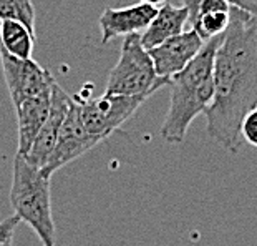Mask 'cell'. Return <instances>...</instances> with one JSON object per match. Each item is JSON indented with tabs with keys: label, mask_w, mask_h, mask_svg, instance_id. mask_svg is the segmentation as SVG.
Instances as JSON below:
<instances>
[{
	"label": "cell",
	"mask_w": 257,
	"mask_h": 246,
	"mask_svg": "<svg viewBox=\"0 0 257 246\" xmlns=\"http://www.w3.org/2000/svg\"><path fill=\"white\" fill-rule=\"evenodd\" d=\"M257 107V20L231 10V25L214 57V98L206 115V132L231 153L242 145L240 125Z\"/></svg>",
	"instance_id": "6da1fadb"
},
{
	"label": "cell",
	"mask_w": 257,
	"mask_h": 246,
	"mask_svg": "<svg viewBox=\"0 0 257 246\" xmlns=\"http://www.w3.org/2000/svg\"><path fill=\"white\" fill-rule=\"evenodd\" d=\"M37 37L32 30L17 20H0V47L9 55L22 60H30L34 55Z\"/></svg>",
	"instance_id": "4fadbf2b"
},
{
	"label": "cell",
	"mask_w": 257,
	"mask_h": 246,
	"mask_svg": "<svg viewBox=\"0 0 257 246\" xmlns=\"http://www.w3.org/2000/svg\"><path fill=\"white\" fill-rule=\"evenodd\" d=\"M191 29L198 32V35L204 42L221 37L231 25V12H216V14H202L191 22Z\"/></svg>",
	"instance_id": "5bb4252c"
},
{
	"label": "cell",
	"mask_w": 257,
	"mask_h": 246,
	"mask_svg": "<svg viewBox=\"0 0 257 246\" xmlns=\"http://www.w3.org/2000/svg\"><path fill=\"white\" fill-rule=\"evenodd\" d=\"M234 9H239L242 12L249 14L250 17L257 19V0H227Z\"/></svg>",
	"instance_id": "ac0fdd59"
},
{
	"label": "cell",
	"mask_w": 257,
	"mask_h": 246,
	"mask_svg": "<svg viewBox=\"0 0 257 246\" xmlns=\"http://www.w3.org/2000/svg\"><path fill=\"white\" fill-rule=\"evenodd\" d=\"M20 220L15 215L0 221V246H12L15 229H17Z\"/></svg>",
	"instance_id": "e0dca14e"
},
{
	"label": "cell",
	"mask_w": 257,
	"mask_h": 246,
	"mask_svg": "<svg viewBox=\"0 0 257 246\" xmlns=\"http://www.w3.org/2000/svg\"><path fill=\"white\" fill-rule=\"evenodd\" d=\"M52 103V90L43 92L34 98L22 102L19 107H15L17 115V133H19V146L17 153L25 156L32 148L37 138L38 132L43 127L45 120L50 112Z\"/></svg>",
	"instance_id": "8fae6325"
},
{
	"label": "cell",
	"mask_w": 257,
	"mask_h": 246,
	"mask_svg": "<svg viewBox=\"0 0 257 246\" xmlns=\"http://www.w3.org/2000/svg\"><path fill=\"white\" fill-rule=\"evenodd\" d=\"M17 20L35 34V5L32 0H0V20Z\"/></svg>",
	"instance_id": "9a60e30c"
},
{
	"label": "cell",
	"mask_w": 257,
	"mask_h": 246,
	"mask_svg": "<svg viewBox=\"0 0 257 246\" xmlns=\"http://www.w3.org/2000/svg\"><path fill=\"white\" fill-rule=\"evenodd\" d=\"M93 84H86L80 94L73 95V102L78 105L80 118L86 132L100 141L106 140L113 132L121 127L124 122L138 112V108L150 98V95H110L103 94L100 97H90L88 92Z\"/></svg>",
	"instance_id": "5b68a950"
},
{
	"label": "cell",
	"mask_w": 257,
	"mask_h": 246,
	"mask_svg": "<svg viewBox=\"0 0 257 246\" xmlns=\"http://www.w3.org/2000/svg\"><path fill=\"white\" fill-rule=\"evenodd\" d=\"M68 102L70 95L60 87L57 81L52 87V103H50V112L43 123V127L38 132L37 138L32 145V148L25 155V160L34 165L38 170H43L52 156V151L55 148L60 128L65 120V115L68 110Z\"/></svg>",
	"instance_id": "9c48e42d"
},
{
	"label": "cell",
	"mask_w": 257,
	"mask_h": 246,
	"mask_svg": "<svg viewBox=\"0 0 257 246\" xmlns=\"http://www.w3.org/2000/svg\"><path fill=\"white\" fill-rule=\"evenodd\" d=\"M141 4H146V5H151V7H156L158 9V5H165L168 0H140Z\"/></svg>",
	"instance_id": "d6986e66"
},
{
	"label": "cell",
	"mask_w": 257,
	"mask_h": 246,
	"mask_svg": "<svg viewBox=\"0 0 257 246\" xmlns=\"http://www.w3.org/2000/svg\"><path fill=\"white\" fill-rule=\"evenodd\" d=\"M255 20H257V19H255Z\"/></svg>",
	"instance_id": "ffe728a7"
},
{
	"label": "cell",
	"mask_w": 257,
	"mask_h": 246,
	"mask_svg": "<svg viewBox=\"0 0 257 246\" xmlns=\"http://www.w3.org/2000/svg\"><path fill=\"white\" fill-rule=\"evenodd\" d=\"M98 143H100V140L86 132L85 125L80 118L78 105H76L73 102V98L70 97L68 110H67V115H65L62 128H60L57 145H55V148H53L52 156L45 165V168L40 170L42 175L52 180L53 173L58 172L60 168H63L65 165H68L70 161H73L76 158H80L81 155H85L86 151H90L93 146H96Z\"/></svg>",
	"instance_id": "52a82bcc"
},
{
	"label": "cell",
	"mask_w": 257,
	"mask_h": 246,
	"mask_svg": "<svg viewBox=\"0 0 257 246\" xmlns=\"http://www.w3.org/2000/svg\"><path fill=\"white\" fill-rule=\"evenodd\" d=\"M10 203L15 211L14 215L34 229L43 246H57L50 178L43 177L38 168L30 165L19 153L14 158Z\"/></svg>",
	"instance_id": "3957f363"
},
{
	"label": "cell",
	"mask_w": 257,
	"mask_h": 246,
	"mask_svg": "<svg viewBox=\"0 0 257 246\" xmlns=\"http://www.w3.org/2000/svg\"><path fill=\"white\" fill-rule=\"evenodd\" d=\"M0 65H2L4 80L14 108L29 98L52 90L53 84L57 81L55 76L40 63H37L34 58H15L9 55L2 47H0Z\"/></svg>",
	"instance_id": "8992f818"
},
{
	"label": "cell",
	"mask_w": 257,
	"mask_h": 246,
	"mask_svg": "<svg viewBox=\"0 0 257 246\" xmlns=\"http://www.w3.org/2000/svg\"><path fill=\"white\" fill-rule=\"evenodd\" d=\"M156 12V7H151V5L141 2L121 9H105L100 15V19H98L101 45H106L108 42L116 37L143 34L148 29V25L151 24V20L155 19Z\"/></svg>",
	"instance_id": "30bf717a"
},
{
	"label": "cell",
	"mask_w": 257,
	"mask_h": 246,
	"mask_svg": "<svg viewBox=\"0 0 257 246\" xmlns=\"http://www.w3.org/2000/svg\"><path fill=\"white\" fill-rule=\"evenodd\" d=\"M204 43L206 42L198 35V32L188 29L183 34L148 50L153 63H155L156 75L160 78L171 81L174 75L183 72L193 62L196 55L201 52V48L204 47Z\"/></svg>",
	"instance_id": "ba28073f"
},
{
	"label": "cell",
	"mask_w": 257,
	"mask_h": 246,
	"mask_svg": "<svg viewBox=\"0 0 257 246\" xmlns=\"http://www.w3.org/2000/svg\"><path fill=\"white\" fill-rule=\"evenodd\" d=\"M222 37L206 42L193 62L169 81L171 102L161 127V136L168 143H183L193 120L211 107L214 98V57Z\"/></svg>",
	"instance_id": "7a4b0ae2"
},
{
	"label": "cell",
	"mask_w": 257,
	"mask_h": 246,
	"mask_svg": "<svg viewBox=\"0 0 257 246\" xmlns=\"http://www.w3.org/2000/svg\"><path fill=\"white\" fill-rule=\"evenodd\" d=\"M240 138L257 148V107L252 108L240 125Z\"/></svg>",
	"instance_id": "2e32d148"
},
{
	"label": "cell",
	"mask_w": 257,
	"mask_h": 246,
	"mask_svg": "<svg viewBox=\"0 0 257 246\" xmlns=\"http://www.w3.org/2000/svg\"><path fill=\"white\" fill-rule=\"evenodd\" d=\"M165 85H169V80L156 75L155 63L148 50L141 45L140 34L124 37L118 62L108 73L105 94L151 97Z\"/></svg>",
	"instance_id": "277c9868"
},
{
	"label": "cell",
	"mask_w": 257,
	"mask_h": 246,
	"mask_svg": "<svg viewBox=\"0 0 257 246\" xmlns=\"http://www.w3.org/2000/svg\"><path fill=\"white\" fill-rule=\"evenodd\" d=\"M186 24H189V12L184 7H176L171 2H166L161 9H158L155 19L148 25V29L140 34L141 45L146 50H151L169 38L183 34Z\"/></svg>",
	"instance_id": "7c38bea8"
}]
</instances>
